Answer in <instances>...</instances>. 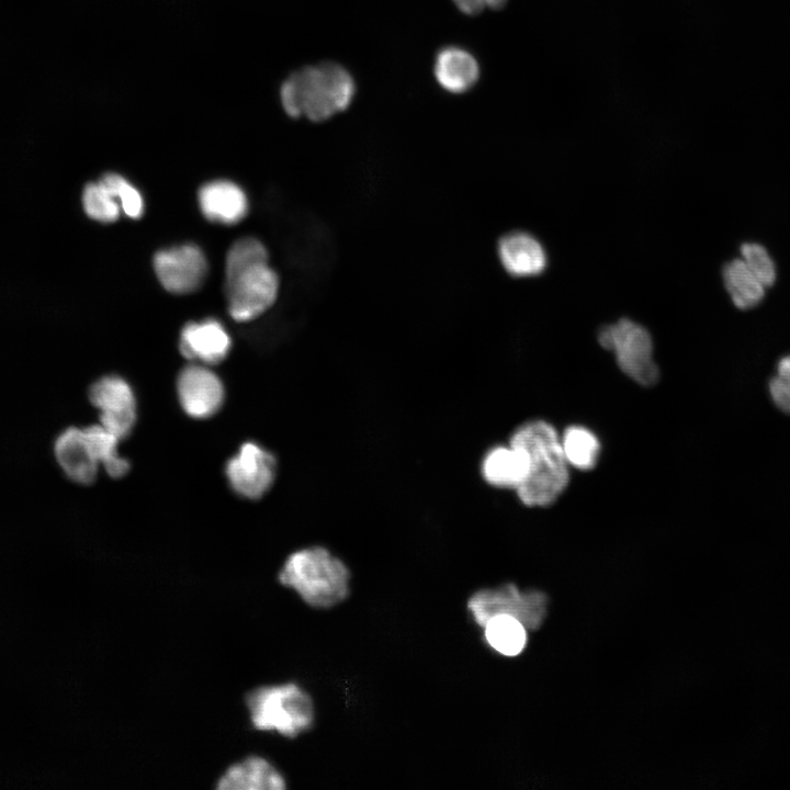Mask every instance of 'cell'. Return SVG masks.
<instances>
[{"instance_id":"1","label":"cell","mask_w":790,"mask_h":790,"mask_svg":"<svg viewBox=\"0 0 790 790\" xmlns=\"http://www.w3.org/2000/svg\"><path fill=\"white\" fill-rule=\"evenodd\" d=\"M527 455L528 473L516 489L519 500L528 507L552 505L569 483V465L556 429L544 420H530L519 426L509 439Z\"/></svg>"},{"instance_id":"2","label":"cell","mask_w":790,"mask_h":790,"mask_svg":"<svg viewBox=\"0 0 790 790\" xmlns=\"http://www.w3.org/2000/svg\"><path fill=\"white\" fill-rule=\"evenodd\" d=\"M354 92V80L346 68L323 61L291 74L281 86L280 98L291 117L324 122L347 110Z\"/></svg>"},{"instance_id":"3","label":"cell","mask_w":790,"mask_h":790,"mask_svg":"<svg viewBox=\"0 0 790 790\" xmlns=\"http://www.w3.org/2000/svg\"><path fill=\"white\" fill-rule=\"evenodd\" d=\"M278 579L295 591L306 605L316 609L332 608L350 594L351 574L348 566L319 545L291 553Z\"/></svg>"},{"instance_id":"4","label":"cell","mask_w":790,"mask_h":790,"mask_svg":"<svg viewBox=\"0 0 790 790\" xmlns=\"http://www.w3.org/2000/svg\"><path fill=\"white\" fill-rule=\"evenodd\" d=\"M251 725L259 731L296 737L315 721V706L309 693L295 682L256 687L246 695Z\"/></svg>"},{"instance_id":"5","label":"cell","mask_w":790,"mask_h":790,"mask_svg":"<svg viewBox=\"0 0 790 790\" xmlns=\"http://www.w3.org/2000/svg\"><path fill=\"white\" fill-rule=\"evenodd\" d=\"M602 348L612 351L620 370L641 386L658 382L659 370L653 358V341L642 325L621 318L598 332Z\"/></svg>"},{"instance_id":"6","label":"cell","mask_w":790,"mask_h":790,"mask_svg":"<svg viewBox=\"0 0 790 790\" xmlns=\"http://www.w3.org/2000/svg\"><path fill=\"white\" fill-rule=\"evenodd\" d=\"M280 281L268 262L256 264L225 282L228 312L236 321H249L275 302Z\"/></svg>"},{"instance_id":"7","label":"cell","mask_w":790,"mask_h":790,"mask_svg":"<svg viewBox=\"0 0 790 790\" xmlns=\"http://www.w3.org/2000/svg\"><path fill=\"white\" fill-rule=\"evenodd\" d=\"M225 474L236 494L247 499H259L274 482L276 460L260 444L248 441L227 461Z\"/></svg>"},{"instance_id":"8","label":"cell","mask_w":790,"mask_h":790,"mask_svg":"<svg viewBox=\"0 0 790 790\" xmlns=\"http://www.w3.org/2000/svg\"><path fill=\"white\" fill-rule=\"evenodd\" d=\"M91 404L99 410L100 425L125 439L136 422V398L129 383L119 375L98 379L88 392Z\"/></svg>"},{"instance_id":"9","label":"cell","mask_w":790,"mask_h":790,"mask_svg":"<svg viewBox=\"0 0 790 790\" xmlns=\"http://www.w3.org/2000/svg\"><path fill=\"white\" fill-rule=\"evenodd\" d=\"M154 269L161 285L174 294L196 291L207 274V261L203 251L193 244H184L158 251Z\"/></svg>"},{"instance_id":"10","label":"cell","mask_w":790,"mask_h":790,"mask_svg":"<svg viewBox=\"0 0 790 790\" xmlns=\"http://www.w3.org/2000/svg\"><path fill=\"white\" fill-rule=\"evenodd\" d=\"M177 393L184 413L195 419L215 415L224 403L225 390L218 375L205 365L184 366L177 379Z\"/></svg>"},{"instance_id":"11","label":"cell","mask_w":790,"mask_h":790,"mask_svg":"<svg viewBox=\"0 0 790 790\" xmlns=\"http://www.w3.org/2000/svg\"><path fill=\"white\" fill-rule=\"evenodd\" d=\"M53 451L57 464L71 482L89 485L95 481L100 464L84 428L64 429L56 437Z\"/></svg>"},{"instance_id":"12","label":"cell","mask_w":790,"mask_h":790,"mask_svg":"<svg viewBox=\"0 0 790 790\" xmlns=\"http://www.w3.org/2000/svg\"><path fill=\"white\" fill-rule=\"evenodd\" d=\"M232 346L224 326L213 318L187 324L180 335L179 348L184 358L206 365L223 361Z\"/></svg>"},{"instance_id":"13","label":"cell","mask_w":790,"mask_h":790,"mask_svg":"<svg viewBox=\"0 0 790 790\" xmlns=\"http://www.w3.org/2000/svg\"><path fill=\"white\" fill-rule=\"evenodd\" d=\"M221 790H283L286 781L280 770L267 758L247 756L232 764L218 778Z\"/></svg>"},{"instance_id":"14","label":"cell","mask_w":790,"mask_h":790,"mask_svg":"<svg viewBox=\"0 0 790 790\" xmlns=\"http://www.w3.org/2000/svg\"><path fill=\"white\" fill-rule=\"evenodd\" d=\"M501 266L516 278L534 276L546 267V253L541 242L526 232L504 235L497 246Z\"/></svg>"},{"instance_id":"15","label":"cell","mask_w":790,"mask_h":790,"mask_svg":"<svg viewBox=\"0 0 790 790\" xmlns=\"http://www.w3.org/2000/svg\"><path fill=\"white\" fill-rule=\"evenodd\" d=\"M199 204L203 215L212 222L233 225L240 222L248 212L245 192L227 180L204 184L199 192Z\"/></svg>"},{"instance_id":"16","label":"cell","mask_w":790,"mask_h":790,"mask_svg":"<svg viewBox=\"0 0 790 790\" xmlns=\"http://www.w3.org/2000/svg\"><path fill=\"white\" fill-rule=\"evenodd\" d=\"M532 597L520 595L509 584L496 589H481L467 600V610L479 627L497 614H509L522 623L529 620L527 608H530L528 605Z\"/></svg>"},{"instance_id":"17","label":"cell","mask_w":790,"mask_h":790,"mask_svg":"<svg viewBox=\"0 0 790 790\" xmlns=\"http://www.w3.org/2000/svg\"><path fill=\"white\" fill-rule=\"evenodd\" d=\"M481 469L483 478L489 485L516 490L527 477V455L519 447L508 442L488 450Z\"/></svg>"},{"instance_id":"18","label":"cell","mask_w":790,"mask_h":790,"mask_svg":"<svg viewBox=\"0 0 790 790\" xmlns=\"http://www.w3.org/2000/svg\"><path fill=\"white\" fill-rule=\"evenodd\" d=\"M435 77L441 88L453 94L472 89L479 78L474 56L458 46L441 49L435 61Z\"/></svg>"},{"instance_id":"19","label":"cell","mask_w":790,"mask_h":790,"mask_svg":"<svg viewBox=\"0 0 790 790\" xmlns=\"http://www.w3.org/2000/svg\"><path fill=\"white\" fill-rule=\"evenodd\" d=\"M562 450L569 466L588 471L595 467L600 452L596 435L583 426H569L561 436Z\"/></svg>"},{"instance_id":"20","label":"cell","mask_w":790,"mask_h":790,"mask_svg":"<svg viewBox=\"0 0 790 790\" xmlns=\"http://www.w3.org/2000/svg\"><path fill=\"white\" fill-rule=\"evenodd\" d=\"M486 642L492 648L505 656H516L526 646L524 625L509 614L492 617L483 627Z\"/></svg>"},{"instance_id":"21","label":"cell","mask_w":790,"mask_h":790,"mask_svg":"<svg viewBox=\"0 0 790 790\" xmlns=\"http://www.w3.org/2000/svg\"><path fill=\"white\" fill-rule=\"evenodd\" d=\"M723 280L734 305L738 308L753 307L764 296L765 286L742 259L732 260L724 267Z\"/></svg>"},{"instance_id":"22","label":"cell","mask_w":790,"mask_h":790,"mask_svg":"<svg viewBox=\"0 0 790 790\" xmlns=\"http://www.w3.org/2000/svg\"><path fill=\"white\" fill-rule=\"evenodd\" d=\"M84 431L99 464L106 473L113 478L126 475L129 462L117 452L121 439L100 424L86 427Z\"/></svg>"},{"instance_id":"23","label":"cell","mask_w":790,"mask_h":790,"mask_svg":"<svg viewBox=\"0 0 790 790\" xmlns=\"http://www.w3.org/2000/svg\"><path fill=\"white\" fill-rule=\"evenodd\" d=\"M82 205L90 218L102 223L115 222L122 211L113 192L102 180L86 185Z\"/></svg>"},{"instance_id":"24","label":"cell","mask_w":790,"mask_h":790,"mask_svg":"<svg viewBox=\"0 0 790 790\" xmlns=\"http://www.w3.org/2000/svg\"><path fill=\"white\" fill-rule=\"evenodd\" d=\"M266 246L252 237L238 239L229 248L225 262V282L242 271L263 262H268Z\"/></svg>"},{"instance_id":"25","label":"cell","mask_w":790,"mask_h":790,"mask_svg":"<svg viewBox=\"0 0 790 790\" xmlns=\"http://www.w3.org/2000/svg\"><path fill=\"white\" fill-rule=\"evenodd\" d=\"M113 192L124 214L139 218L144 212V200L139 191L117 173H106L101 179Z\"/></svg>"},{"instance_id":"26","label":"cell","mask_w":790,"mask_h":790,"mask_svg":"<svg viewBox=\"0 0 790 790\" xmlns=\"http://www.w3.org/2000/svg\"><path fill=\"white\" fill-rule=\"evenodd\" d=\"M741 259L765 287L775 282V264L763 246L745 244L741 248Z\"/></svg>"},{"instance_id":"27","label":"cell","mask_w":790,"mask_h":790,"mask_svg":"<svg viewBox=\"0 0 790 790\" xmlns=\"http://www.w3.org/2000/svg\"><path fill=\"white\" fill-rule=\"evenodd\" d=\"M769 391L775 404L790 414V354L780 360Z\"/></svg>"},{"instance_id":"28","label":"cell","mask_w":790,"mask_h":790,"mask_svg":"<svg viewBox=\"0 0 790 790\" xmlns=\"http://www.w3.org/2000/svg\"><path fill=\"white\" fill-rule=\"evenodd\" d=\"M456 8L465 14L475 15L485 9L499 10L508 0H452Z\"/></svg>"}]
</instances>
